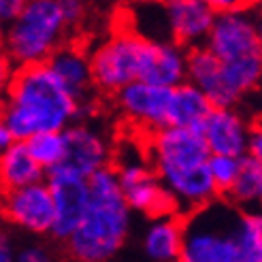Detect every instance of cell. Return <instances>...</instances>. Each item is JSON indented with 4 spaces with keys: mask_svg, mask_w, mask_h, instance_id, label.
<instances>
[{
    "mask_svg": "<svg viewBox=\"0 0 262 262\" xmlns=\"http://www.w3.org/2000/svg\"><path fill=\"white\" fill-rule=\"evenodd\" d=\"M13 258V247L7 234L0 232V262H9Z\"/></svg>",
    "mask_w": 262,
    "mask_h": 262,
    "instance_id": "32",
    "label": "cell"
},
{
    "mask_svg": "<svg viewBox=\"0 0 262 262\" xmlns=\"http://www.w3.org/2000/svg\"><path fill=\"white\" fill-rule=\"evenodd\" d=\"M135 3H160V0H135Z\"/></svg>",
    "mask_w": 262,
    "mask_h": 262,
    "instance_id": "35",
    "label": "cell"
},
{
    "mask_svg": "<svg viewBox=\"0 0 262 262\" xmlns=\"http://www.w3.org/2000/svg\"><path fill=\"white\" fill-rule=\"evenodd\" d=\"M260 124H262V107H260Z\"/></svg>",
    "mask_w": 262,
    "mask_h": 262,
    "instance_id": "37",
    "label": "cell"
},
{
    "mask_svg": "<svg viewBox=\"0 0 262 262\" xmlns=\"http://www.w3.org/2000/svg\"><path fill=\"white\" fill-rule=\"evenodd\" d=\"M3 120L17 141L43 133L64 130L79 113V100L60 83L47 62L26 64L11 79Z\"/></svg>",
    "mask_w": 262,
    "mask_h": 262,
    "instance_id": "2",
    "label": "cell"
},
{
    "mask_svg": "<svg viewBox=\"0 0 262 262\" xmlns=\"http://www.w3.org/2000/svg\"><path fill=\"white\" fill-rule=\"evenodd\" d=\"M117 181L124 192V199L130 209L149 213V215H168L175 211V201L160 181L158 173L137 154H128L117 168Z\"/></svg>",
    "mask_w": 262,
    "mask_h": 262,
    "instance_id": "7",
    "label": "cell"
},
{
    "mask_svg": "<svg viewBox=\"0 0 262 262\" xmlns=\"http://www.w3.org/2000/svg\"><path fill=\"white\" fill-rule=\"evenodd\" d=\"M19 260L21 262H45L47 260V254L41 250V247H28L19 254Z\"/></svg>",
    "mask_w": 262,
    "mask_h": 262,
    "instance_id": "31",
    "label": "cell"
},
{
    "mask_svg": "<svg viewBox=\"0 0 262 262\" xmlns=\"http://www.w3.org/2000/svg\"><path fill=\"white\" fill-rule=\"evenodd\" d=\"M0 36H3V17H0Z\"/></svg>",
    "mask_w": 262,
    "mask_h": 262,
    "instance_id": "36",
    "label": "cell"
},
{
    "mask_svg": "<svg viewBox=\"0 0 262 262\" xmlns=\"http://www.w3.org/2000/svg\"><path fill=\"white\" fill-rule=\"evenodd\" d=\"M186 73H188V54L181 49L179 43L171 41V38H162V41L147 38L139 79L175 88L186 81Z\"/></svg>",
    "mask_w": 262,
    "mask_h": 262,
    "instance_id": "13",
    "label": "cell"
},
{
    "mask_svg": "<svg viewBox=\"0 0 262 262\" xmlns=\"http://www.w3.org/2000/svg\"><path fill=\"white\" fill-rule=\"evenodd\" d=\"M201 135L211 154L245 156L250 128L232 107H213L201 126Z\"/></svg>",
    "mask_w": 262,
    "mask_h": 262,
    "instance_id": "14",
    "label": "cell"
},
{
    "mask_svg": "<svg viewBox=\"0 0 262 262\" xmlns=\"http://www.w3.org/2000/svg\"><path fill=\"white\" fill-rule=\"evenodd\" d=\"M43 173L45 168L34 160L26 141H15L5 151H0V186L5 190L41 181Z\"/></svg>",
    "mask_w": 262,
    "mask_h": 262,
    "instance_id": "19",
    "label": "cell"
},
{
    "mask_svg": "<svg viewBox=\"0 0 262 262\" xmlns=\"http://www.w3.org/2000/svg\"><path fill=\"white\" fill-rule=\"evenodd\" d=\"M228 194L241 207L262 209V166L247 154L243 156L241 171L237 179H234L232 188L228 190Z\"/></svg>",
    "mask_w": 262,
    "mask_h": 262,
    "instance_id": "21",
    "label": "cell"
},
{
    "mask_svg": "<svg viewBox=\"0 0 262 262\" xmlns=\"http://www.w3.org/2000/svg\"><path fill=\"white\" fill-rule=\"evenodd\" d=\"M47 64L60 79V83L81 102V98H85L92 83H94L92 64H90V58L85 56V51L77 47H58L49 56Z\"/></svg>",
    "mask_w": 262,
    "mask_h": 262,
    "instance_id": "17",
    "label": "cell"
},
{
    "mask_svg": "<svg viewBox=\"0 0 262 262\" xmlns=\"http://www.w3.org/2000/svg\"><path fill=\"white\" fill-rule=\"evenodd\" d=\"M122 113L133 124L145 130H160L168 126L173 88L135 79L115 92Z\"/></svg>",
    "mask_w": 262,
    "mask_h": 262,
    "instance_id": "10",
    "label": "cell"
},
{
    "mask_svg": "<svg viewBox=\"0 0 262 262\" xmlns=\"http://www.w3.org/2000/svg\"><path fill=\"white\" fill-rule=\"evenodd\" d=\"M205 45L224 64H237L260 58L258 21L252 17V13L247 9L215 13V19L205 38Z\"/></svg>",
    "mask_w": 262,
    "mask_h": 262,
    "instance_id": "8",
    "label": "cell"
},
{
    "mask_svg": "<svg viewBox=\"0 0 262 262\" xmlns=\"http://www.w3.org/2000/svg\"><path fill=\"white\" fill-rule=\"evenodd\" d=\"M143 247H145V254L156 262H171L181 258L183 226L171 213L158 215L145 232Z\"/></svg>",
    "mask_w": 262,
    "mask_h": 262,
    "instance_id": "20",
    "label": "cell"
},
{
    "mask_svg": "<svg viewBox=\"0 0 262 262\" xmlns=\"http://www.w3.org/2000/svg\"><path fill=\"white\" fill-rule=\"evenodd\" d=\"M30 154L45 171L56 166L67 156V133L64 130H43L26 139Z\"/></svg>",
    "mask_w": 262,
    "mask_h": 262,
    "instance_id": "22",
    "label": "cell"
},
{
    "mask_svg": "<svg viewBox=\"0 0 262 262\" xmlns=\"http://www.w3.org/2000/svg\"><path fill=\"white\" fill-rule=\"evenodd\" d=\"M254 5H256V7H258V11L262 13V0H254Z\"/></svg>",
    "mask_w": 262,
    "mask_h": 262,
    "instance_id": "34",
    "label": "cell"
},
{
    "mask_svg": "<svg viewBox=\"0 0 262 262\" xmlns=\"http://www.w3.org/2000/svg\"><path fill=\"white\" fill-rule=\"evenodd\" d=\"M241 262H262V213H241L239 224Z\"/></svg>",
    "mask_w": 262,
    "mask_h": 262,
    "instance_id": "23",
    "label": "cell"
},
{
    "mask_svg": "<svg viewBox=\"0 0 262 262\" xmlns=\"http://www.w3.org/2000/svg\"><path fill=\"white\" fill-rule=\"evenodd\" d=\"M58 0H28L24 9L9 21L5 45L9 56L21 67L47 62L60 47L69 28Z\"/></svg>",
    "mask_w": 262,
    "mask_h": 262,
    "instance_id": "4",
    "label": "cell"
},
{
    "mask_svg": "<svg viewBox=\"0 0 262 262\" xmlns=\"http://www.w3.org/2000/svg\"><path fill=\"white\" fill-rule=\"evenodd\" d=\"M11 79H13V75H11V62H9V58L5 54H0V96H3L5 92L9 90Z\"/></svg>",
    "mask_w": 262,
    "mask_h": 262,
    "instance_id": "29",
    "label": "cell"
},
{
    "mask_svg": "<svg viewBox=\"0 0 262 262\" xmlns=\"http://www.w3.org/2000/svg\"><path fill=\"white\" fill-rule=\"evenodd\" d=\"M5 215L24 230L30 232H51L56 220L54 194L49 183L34 181L28 186L7 190L3 199Z\"/></svg>",
    "mask_w": 262,
    "mask_h": 262,
    "instance_id": "11",
    "label": "cell"
},
{
    "mask_svg": "<svg viewBox=\"0 0 262 262\" xmlns=\"http://www.w3.org/2000/svg\"><path fill=\"white\" fill-rule=\"evenodd\" d=\"M47 175H49L47 183L51 188V194H54V207H56V220H54V226H51V232L58 239L67 241L83 217L85 205H88L90 177L77 175L62 164L51 166Z\"/></svg>",
    "mask_w": 262,
    "mask_h": 262,
    "instance_id": "9",
    "label": "cell"
},
{
    "mask_svg": "<svg viewBox=\"0 0 262 262\" xmlns=\"http://www.w3.org/2000/svg\"><path fill=\"white\" fill-rule=\"evenodd\" d=\"M258 34H260V60H262V19L258 21Z\"/></svg>",
    "mask_w": 262,
    "mask_h": 262,
    "instance_id": "33",
    "label": "cell"
},
{
    "mask_svg": "<svg viewBox=\"0 0 262 262\" xmlns=\"http://www.w3.org/2000/svg\"><path fill=\"white\" fill-rule=\"evenodd\" d=\"M215 13H228V11H243L254 5V0H205Z\"/></svg>",
    "mask_w": 262,
    "mask_h": 262,
    "instance_id": "25",
    "label": "cell"
},
{
    "mask_svg": "<svg viewBox=\"0 0 262 262\" xmlns=\"http://www.w3.org/2000/svg\"><path fill=\"white\" fill-rule=\"evenodd\" d=\"M168 38L179 45H201L215 19V11L205 0H162Z\"/></svg>",
    "mask_w": 262,
    "mask_h": 262,
    "instance_id": "12",
    "label": "cell"
},
{
    "mask_svg": "<svg viewBox=\"0 0 262 262\" xmlns=\"http://www.w3.org/2000/svg\"><path fill=\"white\" fill-rule=\"evenodd\" d=\"M130 228V205L117 173L102 166L88 179V205L81 222L67 239L69 252L83 262H102L120 252Z\"/></svg>",
    "mask_w": 262,
    "mask_h": 262,
    "instance_id": "3",
    "label": "cell"
},
{
    "mask_svg": "<svg viewBox=\"0 0 262 262\" xmlns=\"http://www.w3.org/2000/svg\"><path fill=\"white\" fill-rule=\"evenodd\" d=\"M145 43L147 38L135 30L115 32L100 43L90 58L94 83L102 90L117 92L126 83L139 79Z\"/></svg>",
    "mask_w": 262,
    "mask_h": 262,
    "instance_id": "6",
    "label": "cell"
},
{
    "mask_svg": "<svg viewBox=\"0 0 262 262\" xmlns=\"http://www.w3.org/2000/svg\"><path fill=\"white\" fill-rule=\"evenodd\" d=\"M26 3L28 0H0V17H3V21H11L24 9Z\"/></svg>",
    "mask_w": 262,
    "mask_h": 262,
    "instance_id": "28",
    "label": "cell"
},
{
    "mask_svg": "<svg viewBox=\"0 0 262 262\" xmlns=\"http://www.w3.org/2000/svg\"><path fill=\"white\" fill-rule=\"evenodd\" d=\"M241 213L226 203H207L194 209L183 226L181 258L186 262H241Z\"/></svg>",
    "mask_w": 262,
    "mask_h": 262,
    "instance_id": "5",
    "label": "cell"
},
{
    "mask_svg": "<svg viewBox=\"0 0 262 262\" xmlns=\"http://www.w3.org/2000/svg\"><path fill=\"white\" fill-rule=\"evenodd\" d=\"M186 79L203 90L213 107H232V100L224 88V77H222V60L207 45H196L188 54Z\"/></svg>",
    "mask_w": 262,
    "mask_h": 262,
    "instance_id": "16",
    "label": "cell"
},
{
    "mask_svg": "<svg viewBox=\"0 0 262 262\" xmlns=\"http://www.w3.org/2000/svg\"><path fill=\"white\" fill-rule=\"evenodd\" d=\"M17 139H15V135H13V130L9 128V124L0 117V151H5L9 145H13Z\"/></svg>",
    "mask_w": 262,
    "mask_h": 262,
    "instance_id": "30",
    "label": "cell"
},
{
    "mask_svg": "<svg viewBox=\"0 0 262 262\" xmlns=\"http://www.w3.org/2000/svg\"><path fill=\"white\" fill-rule=\"evenodd\" d=\"M58 3H60V7H62L64 15H67L71 26L81 19V15H83V0H58Z\"/></svg>",
    "mask_w": 262,
    "mask_h": 262,
    "instance_id": "27",
    "label": "cell"
},
{
    "mask_svg": "<svg viewBox=\"0 0 262 262\" xmlns=\"http://www.w3.org/2000/svg\"><path fill=\"white\" fill-rule=\"evenodd\" d=\"M64 133H67V156L60 162L62 166L83 177L94 175L98 168L107 166L109 147L98 130L90 126H73L69 130L64 128Z\"/></svg>",
    "mask_w": 262,
    "mask_h": 262,
    "instance_id": "15",
    "label": "cell"
},
{
    "mask_svg": "<svg viewBox=\"0 0 262 262\" xmlns=\"http://www.w3.org/2000/svg\"><path fill=\"white\" fill-rule=\"evenodd\" d=\"M211 109H213V104L203 90H199L190 81L188 83L183 81L173 88L171 107H168V124L201 130L203 122L211 113Z\"/></svg>",
    "mask_w": 262,
    "mask_h": 262,
    "instance_id": "18",
    "label": "cell"
},
{
    "mask_svg": "<svg viewBox=\"0 0 262 262\" xmlns=\"http://www.w3.org/2000/svg\"><path fill=\"white\" fill-rule=\"evenodd\" d=\"M243 156H228V154H209L207 168L213 179V186L217 192H228L232 188L234 179L241 171Z\"/></svg>",
    "mask_w": 262,
    "mask_h": 262,
    "instance_id": "24",
    "label": "cell"
},
{
    "mask_svg": "<svg viewBox=\"0 0 262 262\" xmlns=\"http://www.w3.org/2000/svg\"><path fill=\"white\" fill-rule=\"evenodd\" d=\"M209 154L201 130L171 124L154 130L149 160L177 209L194 211L215 199L217 190L207 168Z\"/></svg>",
    "mask_w": 262,
    "mask_h": 262,
    "instance_id": "1",
    "label": "cell"
},
{
    "mask_svg": "<svg viewBox=\"0 0 262 262\" xmlns=\"http://www.w3.org/2000/svg\"><path fill=\"white\" fill-rule=\"evenodd\" d=\"M247 156L254 158L262 166V124L250 130V143H247Z\"/></svg>",
    "mask_w": 262,
    "mask_h": 262,
    "instance_id": "26",
    "label": "cell"
}]
</instances>
